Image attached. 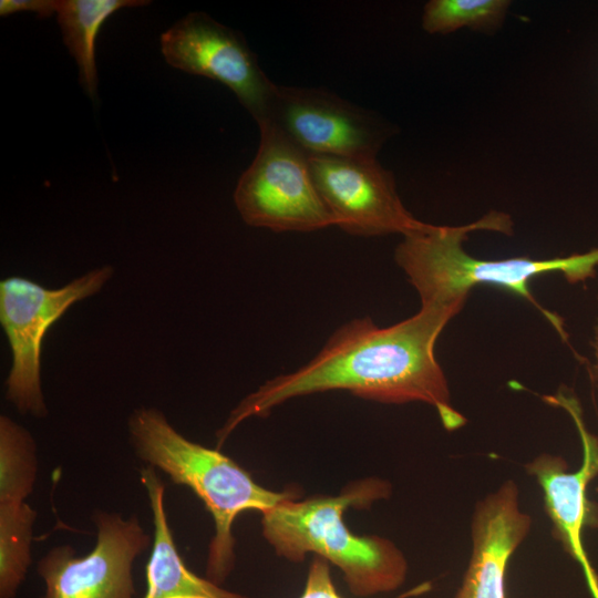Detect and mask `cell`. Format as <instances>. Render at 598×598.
Listing matches in <instances>:
<instances>
[{"instance_id": "obj_15", "label": "cell", "mask_w": 598, "mask_h": 598, "mask_svg": "<svg viewBox=\"0 0 598 598\" xmlns=\"http://www.w3.org/2000/svg\"><path fill=\"white\" fill-rule=\"evenodd\" d=\"M35 517L25 502H0V598H13L24 579Z\"/></svg>"}, {"instance_id": "obj_19", "label": "cell", "mask_w": 598, "mask_h": 598, "mask_svg": "<svg viewBox=\"0 0 598 598\" xmlns=\"http://www.w3.org/2000/svg\"><path fill=\"white\" fill-rule=\"evenodd\" d=\"M56 0H1L0 16L7 17L13 13L29 11L39 18H47L55 13Z\"/></svg>"}, {"instance_id": "obj_5", "label": "cell", "mask_w": 598, "mask_h": 598, "mask_svg": "<svg viewBox=\"0 0 598 598\" xmlns=\"http://www.w3.org/2000/svg\"><path fill=\"white\" fill-rule=\"evenodd\" d=\"M258 126L256 156L234 193L243 220L274 231H312L336 226L315 184L309 155L269 121Z\"/></svg>"}, {"instance_id": "obj_3", "label": "cell", "mask_w": 598, "mask_h": 598, "mask_svg": "<svg viewBox=\"0 0 598 598\" xmlns=\"http://www.w3.org/2000/svg\"><path fill=\"white\" fill-rule=\"evenodd\" d=\"M476 230L511 236L513 220L507 214L492 210L467 225H434L427 231L405 236L398 245L394 251L395 262L417 291L421 305L466 301L476 285H492L530 302L566 340L567 333L561 319L535 299L529 281L551 272L563 274L566 280L573 283L594 277L598 265V249L550 259H480L463 249L468 234Z\"/></svg>"}, {"instance_id": "obj_7", "label": "cell", "mask_w": 598, "mask_h": 598, "mask_svg": "<svg viewBox=\"0 0 598 598\" xmlns=\"http://www.w3.org/2000/svg\"><path fill=\"white\" fill-rule=\"evenodd\" d=\"M265 121L308 155L377 157L392 133L377 114L322 87L276 84Z\"/></svg>"}, {"instance_id": "obj_18", "label": "cell", "mask_w": 598, "mask_h": 598, "mask_svg": "<svg viewBox=\"0 0 598 598\" xmlns=\"http://www.w3.org/2000/svg\"><path fill=\"white\" fill-rule=\"evenodd\" d=\"M299 598H342L332 581L330 566L326 559L319 556L312 558Z\"/></svg>"}, {"instance_id": "obj_12", "label": "cell", "mask_w": 598, "mask_h": 598, "mask_svg": "<svg viewBox=\"0 0 598 598\" xmlns=\"http://www.w3.org/2000/svg\"><path fill=\"white\" fill-rule=\"evenodd\" d=\"M519 507L517 484L507 480L475 505L472 554L455 598H506L508 561L532 527Z\"/></svg>"}, {"instance_id": "obj_4", "label": "cell", "mask_w": 598, "mask_h": 598, "mask_svg": "<svg viewBox=\"0 0 598 598\" xmlns=\"http://www.w3.org/2000/svg\"><path fill=\"white\" fill-rule=\"evenodd\" d=\"M131 443L136 455L150 466L165 472L175 484L190 488L205 504L215 522L209 543L206 578L220 585L235 565L231 526L249 509L265 513L296 497L291 489L270 491L218 450L192 442L178 433L154 408H140L128 419Z\"/></svg>"}, {"instance_id": "obj_9", "label": "cell", "mask_w": 598, "mask_h": 598, "mask_svg": "<svg viewBox=\"0 0 598 598\" xmlns=\"http://www.w3.org/2000/svg\"><path fill=\"white\" fill-rule=\"evenodd\" d=\"M165 61L227 86L257 123L268 117L276 84L237 31L204 12H190L161 35Z\"/></svg>"}, {"instance_id": "obj_17", "label": "cell", "mask_w": 598, "mask_h": 598, "mask_svg": "<svg viewBox=\"0 0 598 598\" xmlns=\"http://www.w3.org/2000/svg\"><path fill=\"white\" fill-rule=\"evenodd\" d=\"M507 0H430L422 13V28L431 34L450 33L461 28L495 31L506 17Z\"/></svg>"}, {"instance_id": "obj_2", "label": "cell", "mask_w": 598, "mask_h": 598, "mask_svg": "<svg viewBox=\"0 0 598 598\" xmlns=\"http://www.w3.org/2000/svg\"><path fill=\"white\" fill-rule=\"evenodd\" d=\"M390 493L386 481L370 477L334 496L291 497L261 514V533L279 557L300 563L312 553L338 567L354 596L390 592L406 579L404 554L388 538L353 534L343 518L348 508L369 507Z\"/></svg>"}, {"instance_id": "obj_11", "label": "cell", "mask_w": 598, "mask_h": 598, "mask_svg": "<svg viewBox=\"0 0 598 598\" xmlns=\"http://www.w3.org/2000/svg\"><path fill=\"white\" fill-rule=\"evenodd\" d=\"M547 402L565 409L579 432L582 460L577 471L559 455L543 453L525 464L543 491L544 506L553 525V536L565 553L581 567L592 598H598V575L586 553L582 534L589 527L598 529V504L587 497V488L598 476V435L590 433L582 419L579 403L559 392Z\"/></svg>"}, {"instance_id": "obj_10", "label": "cell", "mask_w": 598, "mask_h": 598, "mask_svg": "<svg viewBox=\"0 0 598 598\" xmlns=\"http://www.w3.org/2000/svg\"><path fill=\"white\" fill-rule=\"evenodd\" d=\"M94 548L78 557L70 545L52 548L38 563L45 582L42 598H133L132 565L151 544L137 517L95 512Z\"/></svg>"}, {"instance_id": "obj_13", "label": "cell", "mask_w": 598, "mask_h": 598, "mask_svg": "<svg viewBox=\"0 0 598 598\" xmlns=\"http://www.w3.org/2000/svg\"><path fill=\"white\" fill-rule=\"evenodd\" d=\"M153 514L154 539L146 565V592L143 598H248L226 590L194 574L177 551L164 506L165 486L154 467L141 470Z\"/></svg>"}, {"instance_id": "obj_6", "label": "cell", "mask_w": 598, "mask_h": 598, "mask_svg": "<svg viewBox=\"0 0 598 598\" xmlns=\"http://www.w3.org/2000/svg\"><path fill=\"white\" fill-rule=\"evenodd\" d=\"M112 275L113 268L103 266L56 289L18 276L1 280L0 322L12 354L6 398L20 413H48L41 388L43 339L72 305L99 292Z\"/></svg>"}, {"instance_id": "obj_1", "label": "cell", "mask_w": 598, "mask_h": 598, "mask_svg": "<svg viewBox=\"0 0 598 598\" xmlns=\"http://www.w3.org/2000/svg\"><path fill=\"white\" fill-rule=\"evenodd\" d=\"M465 302L421 305L415 315L389 327L369 317L341 326L307 364L244 398L218 431V446L243 421L266 416L292 398L331 390L382 403L423 402L436 410L445 430L462 427L466 419L451 402L435 343Z\"/></svg>"}, {"instance_id": "obj_16", "label": "cell", "mask_w": 598, "mask_h": 598, "mask_svg": "<svg viewBox=\"0 0 598 598\" xmlns=\"http://www.w3.org/2000/svg\"><path fill=\"white\" fill-rule=\"evenodd\" d=\"M37 476L35 444L31 434L6 415L0 416V502H25Z\"/></svg>"}, {"instance_id": "obj_20", "label": "cell", "mask_w": 598, "mask_h": 598, "mask_svg": "<svg viewBox=\"0 0 598 598\" xmlns=\"http://www.w3.org/2000/svg\"><path fill=\"white\" fill-rule=\"evenodd\" d=\"M592 348H594V355H595L594 370H595L596 380L598 381V320L594 328Z\"/></svg>"}, {"instance_id": "obj_21", "label": "cell", "mask_w": 598, "mask_h": 598, "mask_svg": "<svg viewBox=\"0 0 598 598\" xmlns=\"http://www.w3.org/2000/svg\"><path fill=\"white\" fill-rule=\"evenodd\" d=\"M598 299V298H597Z\"/></svg>"}, {"instance_id": "obj_8", "label": "cell", "mask_w": 598, "mask_h": 598, "mask_svg": "<svg viewBox=\"0 0 598 598\" xmlns=\"http://www.w3.org/2000/svg\"><path fill=\"white\" fill-rule=\"evenodd\" d=\"M309 165L336 226L350 235L405 237L434 227L405 208L393 174L377 157L309 155Z\"/></svg>"}, {"instance_id": "obj_14", "label": "cell", "mask_w": 598, "mask_h": 598, "mask_svg": "<svg viewBox=\"0 0 598 598\" xmlns=\"http://www.w3.org/2000/svg\"><path fill=\"white\" fill-rule=\"evenodd\" d=\"M148 3L145 0H56L55 14L63 42L78 64L81 86L92 100L97 89L95 42L102 25L121 9Z\"/></svg>"}]
</instances>
